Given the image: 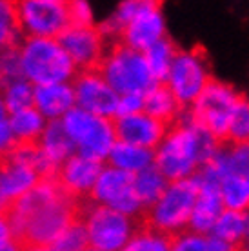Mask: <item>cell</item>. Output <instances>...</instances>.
Wrapping results in <instances>:
<instances>
[{"mask_svg":"<svg viewBox=\"0 0 249 251\" xmlns=\"http://www.w3.org/2000/svg\"><path fill=\"white\" fill-rule=\"evenodd\" d=\"M80 207L82 202L66 193L53 176L42 178L29 193L13 202L6 219L20 248L53 246L80 217Z\"/></svg>","mask_w":249,"mask_h":251,"instance_id":"6da1fadb","label":"cell"},{"mask_svg":"<svg viewBox=\"0 0 249 251\" xmlns=\"http://www.w3.org/2000/svg\"><path fill=\"white\" fill-rule=\"evenodd\" d=\"M19 50L24 78L33 86L73 82L78 73L56 38H22Z\"/></svg>","mask_w":249,"mask_h":251,"instance_id":"7a4b0ae2","label":"cell"},{"mask_svg":"<svg viewBox=\"0 0 249 251\" xmlns=\"http://www.w3.org/2000/svg\"><path fill=\"white\" fill-rule=\"evenodd\" d=\"M200 193V182L197 176L171 182L166 193L151 207L144 209L138 217L144 224L160 233L178 237L189 229L191 215Z\"/></svg>","mask_w":249,"mask_h":251,"instance_id":"3957f363","label":"cell"},{"mask_svg":"<svg viewBox=\"0 0 249 251\" xmlns=\"http://www.w3.org/2000/svg\"><path fill=\"white\" fill-rule=\"evenodd\" d=\"M99 73L120 97L146 95L156 84L144 53L131 50L119 40L109 42L99 66Z\"/></svg>","mask_w":249,"mask_h":251,"instance_id":"277c9868","label":"cell"},{"mask_svg":"<svg viewBox=\"0 0 249 251\" xmlns=\"http://www.w3.org/2000/svg\"><path fill=\"white\" fill-rule=\"evenodd\" d=\"M242 95L235 86L213 78L193 106L186 109L187 117L195 126L206 129L220 146L227 135L231 115Z\"/></svg>","mask_w":249,"mask_h":251,"instance_id":"5b68a950","label":"cell"},{"mask_svg":"<svg viewBox=\"0 0 249 251\" xmlns=\"http://www.w3.org/2000/svg\"><path fill=\"white\" fill-rule=\"evenodd\" d=\"M215 78L209 53L202 44H195L191 50H182L176 53L166 84L173 91L176 100L187 109L195 104L202 91Z\"/></svg>","mask_w":249,"mask_h":251,"instance_id":"8992f818","label":"cell"},{"mask_svg":"<svg viewBox=\"0 0 249 251\" xmlns=\"http://www.w3.org/2000/svg\"><path fill=\"white\" fill-rule=\"evenodd\" d=\"M80 220L86 226L91 248L100 251H122L138 227V219L91 201L82 202Z\"/></svg>","mask_w":249,"mask_h":251,"instance_id":"52a82bcc","label":"cell"},{"mask_svg":"<svg viewBox=\"0 0 249 251\" xmlns=\"http://www.w3.org/2000/svg\"><path fill=\"white\" fill-rule=\"evenodd\" d=\"M62 126L75 142L76 153L99 162L107 160L117 144L113 120L87 113L80 107H73L62 119Z\"/></svg>","mask_w":249,"mask_h":251,"instance_id":"ba28073f","label":"cell"},{"mask_svg":"<svg viewBox=\"0 0 249 251\" xmlns=\"http://www.w3.org/2000/svg\"><path fill=\"white\" fill-rule=\"evenodd\" d=\"M15 13L22 38H58L69 27L64 0H20L15 2Z\"/></svg>","mask_w":249,"mask_h":251,"instance_id":"9c48e42d","label":"cell"},{"mask_svg":"<svg viewBox=\"0 0 249 251\" xmlns=\"http://www.w3.org/2000/svg\"><path fill=\"white\" fill-rule=\"evenodd\" d=\"M89 201L117 209L133 219H138L144 213L142 202L135 193V175L111 166H104Z\"/></svg>","mask_w":249,"mask_h":251,"instance_id":"30bf717a","label":"cell"},{"mask_svg":"<svg viewBox=\"0 0 249 251\" xmlns=\"http://www.w3.org/2000/svg\"><path fill=\"white\" fill-rule=\"evenodd\" d=\"M76 107L102 119L115 120L119 109L120 95L107 84V80L99 73V69L78 71L73 78Z\"/></svg>","mask_w":249,"mask_h":251,"instance_id":"8fae6325","label":"cell"},{"mask_svg":"<svg viewBox=\"0 0 249 251\" xmlns=\"http://www.w3.org/2000/svg\"><path fill=\"white\" fill-rule=\"evenodd\" d=\"M56 40L62 44L78 71L99 69L109 46L107 38L99 29V25H91V27L69 25Z\"/></svg>","mask_w":249,"mask_h":251,"instance_id":"7c38bea8","label":"cell"},{"mask_svg":"<svg viewBox=\"0 0 249 251\" xmlns=\"http://www.w3.org/2000/svg\"><path fill=\"white\" fill-rule=\"evenodd\" d=\"M168 37L166 20L162 15V2L144 0L140 11L133 17L119 37V42L140 53H146L151 46Z\"/></svg>","mask_w":249,"mask_h":251,"instance_id":"4fadbf2b","label":"cell"},{"mask_svg":"<svg viewBox=\"0 0 249 251\" xmlns=\"http://www.w3.org/2000/svg\"><path fill=\"white\" fill-rule=\"evenodd\" d=\"M102 170H104V162L76 153L58 168L55 178L66 193L71 195L76 201L84 202L89 201Z\"/></svg>","mask_w":249,"mask_h":251,"instance_id":"5bb4252c","label":"cell"},{"mask_svg":"<svg viewBox=\"0 0 249 251\" xmlns=\"http://www.w3.org/2000/svg\"><path fill=\"white\" fill-rule=\"evenodd\" d=\"M117 140L125 144L140 146L146 150L156 151L168 135L169 127L148 113H135L129 117H120L113 120Z\"/></svg>","mask_w":249,"mask_h":251,"instance_id":"9a60e30c","label":"cell"},{"mask_svg":"<svg viewBox=\"0 0 249 251\" xmlns=\"http://www.w3.org/2000/svg\"><path fill=\"white\" fill-rule=\"evenodd\" d=\"M224 211L225 209L224 202H222V195H220V186L209 182H200V193L199 199H197V204H195L187 231L197 233V235H204V237L211 235L215 226H217L218 219L222 217Z\"/></svg>","mask_w":249,"mask_h":251,"instance_id":"2e32d148","label":"cell"},{"mask_svg":"<svg viewBox=\"0 0 249 251\" xmlns=\"http://www.w3.org/2000/svg\"><path fill=\"white\" fill-rule=\"evenodd\" d=\"M35 107L48 122L62 120L73 107H76L73 84L64 82L50 86H35Z\"/></svg>","mask_w":249,"mask_h":251,"instance_id":"e0dca14e","label":"cell"},{"mask_svg":"<svg viewBox=\"0 0 249 251\" xmlns=\"http://www.w3.org/2000/svg\"><path fill=\"white\" fill-rule=\"evenodd\" d=\"M40 180L42 176L25 164L17 162L13 158L0 160V195L9 204L29 193Z\"/></svg>","mask_w":249,"mask_h":251,"instance_id":"ac0fdd59","label":"cell"},{"mask_svg":"<svg viewBox=\"0 0 249 251\" xmlns=\"http://www.w3.org/2000/svg\"><path fill=\"white\" fill-rule=\"evenodd\" d=\"M144 113H148L171 129L182 117L184 107L176 100V97L169 89L168 84L160 82L144 95Z\"/></svg>","mask_w":249,"mask_h":251,"instance_id":"d6986e66","label":"cell"},{"mask_svg":"<svg viewBox=\"0 0 249 251\" xmlns=\"http://www.w3.org/2000/svg\"><path fill=\"white\" fill-rule=\"evenodd\" d=\"M38 146L51 158V162L56 168H60L68 158L76 155V146L71 140L62 126V120H51L44 129L42 137L38 140Z\"/></svg>","mask_w":249,"mask_h":251,"instance_id":"ffe728a7","label":"cell"},{"mask_svg":"<svg viewBox=\"0 0 249 251\" xmlns=\"http://www.w3.org/2000/svg\"><path fill=\"white\" fill-rule=\"evenodd\" d=\"M107 166L131 173V175H137L140 171L155 166V151L117 140V144L107 157Z\"/></svg>","mask_w":249,"mask_h":251,"instance_id":"44dd1931","label":"cell"},{"mask_svg":"<svg viewBox=\"0 0 249 251\" xmlns=\"http://www.w3.org/2000/svg\"><path fill=\"white\" fill-rule=\"evenodd\" d=\"M7 122L17 138V144H38L48 126V120L44 119L37 107H27V109L11 113Z\"/></svg>","mask_w":249,"mask_h":251,"instance_id":"7402d4cb","label":"cell"},{"mask_svg":"<svg viewBox=\"0 0 249 251\" xmlns=\"http://www.w3.org/2000/svg\"><path fill=\"white\" fill-rule=\"evenodd\" d=\"M233 248H242L249 240V211H227L218 219L211 233Z\"/></svg>","mask_w":249,"mask_h":251,"instance_id":"603a6c76","label":"cell"},{"mask_svg":"<svg viewBox=\"0 0 249 251\" xmlns=\"http://www.w3.org/2000/svg\"><path fill=\"white\" fill-rule=\"evenodd\" d=\"M178 51H180V46L176 44L173 38L166 37L160 42H156L155 46H151L149 50L144 53L146 62L149 66L151 75H153L156 84L168 80L171 64H173Z\"/></svg>","mask_w":249,"mask_h":251,"instance_id":"cb8c5ba5","label":"cell"},{"mask_svg":"<svg viewBox=\"0 0 249 251\" xmlns=\"http://www.w3.org/2000/svg\"><path fill=\"white\" fill-rule=\"evenodd\" d=\"M169 180L158 171L156 166H151L148 170L135 175V193L138 201L142 202L144 209H148L155 204L169 188Z\"/></svg>","mask_w":249,"mask_h":251,"instance_id":"d4e9b609","label":"cell"},{"mask_svg":"<svg viewBox=\"0 0 249 251\" xmlns=\"http://www.w3.org/2000/svg\"><path fill=\"white\" fill-rule=\"evenodd\" d=\"M174 237L160 233L138 219V227L122 251H171Z\"/></svg>","mask_w":249,"mask_h":251,"instance_id":"484cf974","label":"cell"},{"mask_svg":"<svg viewBox=\"0 0 249 251\" xmlns=\"http://www.w3.org/2000/svg\"><path fill=\"white\" fill-rule=\"evenodd\" d=\"M249 144V99L246 95L240 97L235 111L231 115L227 135L220 148H229V146H244Z\"/></svg>","mask_w":249,"mask_h":251,"instance_id":"4316f807","label":"cell"},{"mask_svg":"<svg viewBox=\"0 0 249 251\" xmlns=\"http://www.w3.org/2000/svg\"><path fill=\"white\" fill-rule=\"evenodd\" d=\"M220 195L227 211H249V182L237 175H227L220 184Z\"/></svg>","mask_w":249,"mask_h":251,"instance_id":"83f0119b","label":"cell"},{"mask_svg":"<svg viewBox=\"0 0 249 251\" xmlns=\"http://www.w3.org/2000/svg\"><path fill=\"white\" fill-rule=\"evenodd\" d=\"M4 95V100H6L7 111L9 115L27 109V107H35V86L31 82L19 80L13 82L9 86H6L4 89H0Z\"/></svg>","mask_w":249,"mask_h":251,"instance_id":"f1b7e54d","label":"cell"},{"mask_svg":"<svg viewBox=\"0 0 249 251\" xmlns=\"http://www.w3.org/2000/svg\"><path fill=\"white\" fill-rule=\"evenodd\" d=\"M19 80H24L20 50L19 46H9L0 51V89Z\"/></svg>","mask_w":249,"mask_h":251,"instance_id":"f546056e","label":"cell"},{"mask_svg":"<svg viewBox=\"0 0 249 251\" xmlns=\"http://www.w3.org/2000/svg\"><path fill=\"white\" fill-rule=\"evenodd\" d=\"M53 246L62 251H86L91 248L86 226H84V222L80 220V217L73 224H69L68 229L58 237V240Z\"/></svg>","mask_w":249,"mask_h":251,"instance_id":"4dcf8cb0","label":"cell"},{"mask_svg":"<svg viewBox=\"0 0 249 251\" xmlns=\"http://www.w3.org/2000/svg\"><path fill=\"white\" fill-rule=\"evenodd\" d=\"M229 175H237L249 182V144L224 148Z\"/></svg>","mask_w":249,"mask_h":251,"instance_id":"1f68e13d","label":"cell"},{"mask_svg":"<svg viewBox=\"0 0 249 251\" xmlns=\"http://www.w3.org/2000/svg\"><path fill=\"white\" fill-rule=\"evenodd\" d=\"M68 13H69V25L75 27H91L95 24L93 7L87 4L86 0H71L68 2Z\"/></svg>","mask_w":249,"mask_h":251,"instance_id":"d6a6232c","label":"cell"},{"mask_svg":"<svg viewBox=\"0 0 249 251\" xmlns=\"http://www.w3.org/2000/svg\"><path fill=\"white\" fill-rule=\"evenodd\" d=\"M171 251H209L207 237L191 231L180 233L178 237H174Z\"/></svg>","mask_w":249,"mask_h":251,"instance_id":"836d02e7","label":"cell"},{"mask_svg":"<svg viewBox=\"0 0 249 251\" xmlns=\"http://www.w3.org/2000/svg\"><path fill=\"white\" fill-rule=\"evenodd\" d=\"M144 111V95H124L120 97L119 109H117V117H129L135 113H142Z\"/></svg>","mask_w":249,"mask_h":251,"instance_id":"e575fe53","label":"cell"},{"mask_svg":"<svg viewBox=\"0 0 249 251\" xmlns=\"http://www.w3.org/2000/svg\"><path fill=\"white\" fill-rule=\"evenodd\" d=\"M15 148H17V138L13 135L9 122L7 120L0 122V160H4Z\"/></svg>","mask_w":249,"mask_h":251,"instance_id":"d590c367","label":"cell"},{"mask_svg":"<svg viewBox=\"0 0 249 251\" xmlns=\"http://www.w3.org/2000/svg\"><path fill=\"white\" fill-rule=\"evenodd\" d=\"M7 119H9V111H7L4 95H2V91H0V122H6Z\"/></svg>","mask_w":249,"mask_h":251,"instance_id":"8d00e7d4","label":"cell"},{"mask_svg":"<svg viewBox=\"0 0 249 251\" xmlns=\"http://www.w3.org/2000/svg\"><path fill=\"white\" fill-rule=\"evenodd\" d=\"M22 251H62L55 246H29V248H20Z\"/></svg>","mask_w":249,"mask_h":251,"instance_id":"74e56055","label":"cell"},{"mask_svg":"<svg viewBox=\"0 0 249 251\" xmlns=\"http://www.w3.org/2000/svg\"><path fill=\"white\" fill-rule=\"evenodd\" d=\"M9 206H11V204H9V202H7L6 199H4L2 195H0V217H6Z\"/></svg>","mask_w":249,"mask_h":251,"instance_id":"f35d334b","label":"cell"},{"mask_svg":"<svg viewBox=\"0 0 249 251\" xmlns=\"http://www.w3.org/2000/svg\"><path fill=\"white\" fill-rule=\"evenodd\" d=\"M240 250H242V251H249V240L242 246V248H240Z\"/></svg>","mask_w":249,"mask_h":251,"instance_id":"ab89813d","label":"cell"},{"mask_svg":"<svg viewBox=\"0 0 249 251\" xmlns=\"http://www.w3.org/2000/svg\"><path fill=\"white\" fill-rule=\"evenodd\" d=\"M86 251H100V250H95V248H89V250H86Z\"/></svg>","mask_w":249,"mask_h":251,"instance_id":"60d3db41","label":"cell"},{"mask_svg":"<svg viewBox=\"0 0 249 251\" xmlns=\"http://www.w3.org/2000/svg\"><path fill=\"white\" fill-rule=\"evenodd\" d=\"M231 251H242V250H240V248H235V250H231Z\"/></svg>","mask_w":249,"mask_h":251,"instance_id":"b9f144b4","label":"cell"}]
</instances>
